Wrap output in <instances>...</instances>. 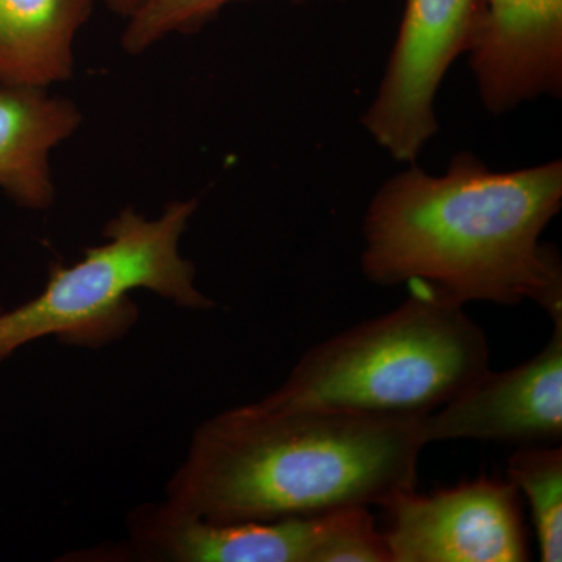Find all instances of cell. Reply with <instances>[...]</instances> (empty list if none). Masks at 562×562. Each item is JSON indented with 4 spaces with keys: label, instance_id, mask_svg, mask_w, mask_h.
<instances>
[{
    "label": "cell",
    "instance_id": "1",
    "mask_svg": "<svg viewBox=\"0 0 562 562\" xmlns=\"http://www.w3.org/2000/svg\"><path fill=\"white\" fill-rule=\"evenodd\" d=\"M562 205V162L491 171L471 151L442 176L409 165L380 188L361 268L382 286L427 283L462 303H538L562 316L560 255L541 243Z\"/></svg>",
    "mask_w": 562,
    "mask_h": 562
},
{
    "label": "cell",
    "instance_id": "2",
    "mask_svg": "<svg viewBox=\"0 0 562 562\" xmlns=\"http://www.w3.org/2000/svg\"><path fill=\"white\" fill-rule=\"evenodd\" d=\"M422 417L239 406L203 422L166 492L214 524L383 506L416 490Z\"/></svg>",
    "mask_w": 562,
    "mask_h": 562
},
{
    "label": "cell",
    "instance_id": "3",
    "mask_svg": "<svg viewBox=\"0 0 562 562\" xmlns=\"http://www.w3.org/2000/svg\"><path fill=\"white\" fill-rule=\"evenodd\" d=\"M391 313L312 347L272 408H330L424 417L490 371V346L462 303L427 283Z\"/></svg>",
    "mask_w": 562,
    "mask_h": 562
},
{
    "label": "cell",
    "instance_id": "4",
    "mask_svg": "<svg viewBox=\"0 0 562 562\" xmlns=\"http://www.w3.org/2000/svg\"><path fill=\"white\" fill-rule=\"evenodd\" d=\"M198 201L172 202L149 221L133 209L106 224L101 246L72 266L54 265L31 302L0 310V361L46 336L68 342H105L131 325L128 294L149 290L188 310L213 308L195 286V268L180 255V238Z\"/></svg>",
    "mask_w": 562,
    "mask_h": 562
},
{
    "label": "cell",
    "instance_id": "5",
    "mask_svg": "<svg viewBox=\"0 0 562 562\" xmlns=\"http://www.w3.org/2000/svg\"><path fill=\"white\" fill-rule=\"evenodd\" d=\"M132 552L139 560L173 562H391L369 508L269 522L214 524L176 512L168 503L128 517Z\"/></svg>",
    "mask_w": 562,
    "mask_h": 562
},
{
    "label": "cell",
    "instance_id": "6",
    "mask_svg": "<svg viewBox=\"0 0 562 562\" xmlns=\"http://www.w3.org/2000/svg\"><path fill=\"white\" fill-rule=\"evenodd\" d=\"M480 0H406L394 49L362 125L394 160L412 162L439 131L435 102L471 41Z\"/></svg>",
    "mask_w": 562,
    "mask_h": 562
},
{
    "label": "cell",
    "instance_id": "7",
    "mask_svg": "<svg viewBox=\"0 0 562 562\" xmlns=\"http://www.w3.org/2000/svg\"><path fill=\"white\" fill-rule=\"evenodd\" d=\"M383 508L391 562L530 560L519 491L509 480L482 476L427 495L406 491Z\"/></svg>",
    "mask_w": 562,
    "mask_h": 562
},
{
    "label": "cell",
    "instance_id": "8",
    "mask_svg": "<svg viewBox=\"0 0 562 562\" xmlns=\"http://www.w3.org/2000/svg\"><path fill=\"white\" fill-rule=\"evenodd\" d=\"M531 360L491 369L441 408L422 417L427 443L480 439L517 447L557 446L562 438V316Z\"/></svg>",
    "mask_w": 562,
    "mask_h": 562
},
{
    "label": "cell",
    "instance_id": "9",
    "mask_svg": "<svg viewBox=\"0 0 562 562\" xmlns=\"http://www.w3.org/2000/svg\"><path fill=\"white\" fill-rule=\"evenodd\" d=\"M494 116L562 91V0H480L468 47Z\"/></svg>",
    "mask_w": 562,
    "mask_h": 562
},
{
    "label": "cell",
    "instance_id": "10",
    "mask_svg": "<svg viewBox=\"0 0 562 562\" xmlns=\"http://www.w3.org/2000/svg\"><path fill=\"white\" fill-rule=\"evenodd\" d=\"M80 122L72 102L44 88L0 85V190L24 209L50 206V151L70 138Z\"/></svg>",
    "mask_w": 562,
    "mask_h": 562
},
{
    "label": "cell",
    "instance_id": "11",
    "mask_svg": "<svg viewBox=\"0 0 562 562\" xmlns=\"http://www.w3.org/2000/svg\"><path fill=\"white\" fill-rule=\"evenodd\" d=\"M94 0H0V85L47 88L74 72V40Z\"/></svg>",
    "mask_w": 562,
    "mask_h": 562
},
{
    "label": "cell",
    "instance_id": "12",
    "mask_svg": "<svg viewBox=\"0 0 562 562\" xmlns=\"http://www.w3.org/2000/svg\"><path fill=\"white\" fill-rule=\"evenodd\" d=\"M508 480L530 503L541 560L543 562H561V446L519 447L509 458Z\"/></svg>",
    "mask_w": 562,
    "mask_h": 562
},
{
    "label": "cell",
    "instance_id": "13",
    "mask_svg": "<svg viewBox=\"0 0 562 562\" xmlns=\"http://www.w3.org/2000/svg\"><path fill=\"white\" fill-rule=\"evenodd\" d=\"M239 0H146L128 18L122 46L132 55L157 44L172 33H192L203 27L228 3ZM305 2V0H292ZM342 2V0H335Z\"/></svg>",
    "mask_w": 562,
    "mask_h": 562
},
{
    "label": "cell",
    "instance_id": "14",
    "mask_svg": "<svg viewBox=\"0 0 562 562\" xmlns=\"http://www.w3.org/2000/svg\"><path fill=\"white\" fill-rule=\"evenodd\" d=\"M146 0H105L111 10L116 11L121 16L131 18Z\"/></svg>",
    "mask_w": 562,
    "mask_h": 562
}]
</instances>
